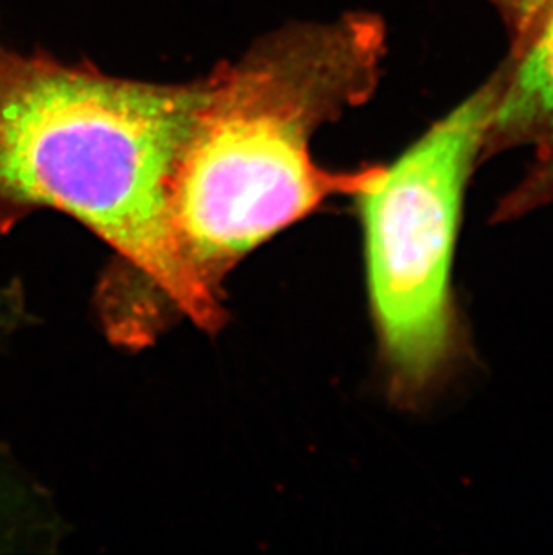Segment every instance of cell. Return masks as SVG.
<instances>
[{
  "mask_svg": "<svg viewBox=\"0 0 553 555\" xmlns=\"http://www.w3.org/2000/svg\"><path fill=\"white\" fill-rule=\"evenodd\" d=\"M494 100L491 74L356 194L380 352L401 406L435 398L470 352L451 272Z\"/></svg>",
  "mask_w": 553,
  "mask_h": 555,
  "instance_id": "cell-3",
  "label": "cell"
},
{
  "mask_svg": "<svg viewBox=\"0 0 553 555\" xmlns=\"http://www.w3.org/2000/svg\"><path fill=\"white\" fill-rule=\"evenodd\" d=\"M21 295L15 288H0V341L15 330L21 322ZM24 498L21 488L8 477L5 467L0 464V551L18 540L22 518H24Z\"/></svg>",
  "mask_w": 553,
  "mask_h": 555,
  "instance_id": "cell-5",
  "label": "cell"
},
{
  "mask_svg": "<svg viewBox=\"0 0 553 555\" xmlns=\"http://www.w3.org/2000/svg\"><path fill=\"white\" fill-rule=\"evenodd\" d=\"M209 76L160 85L115 78L0 46V234L35 210L73 216L111 243L194 324L218 299L183 267L169 194Z\"/></svg>",
  "mask_w": 553,
  "mask_h": 555,
  "instance_id": "cell-2",
  "label": "cell"
},
{
  "mask_svg": "<svg viewBox=\"0 0 553 555\" xmlns=\"http://www.w3.org/2000/svg\"><path fill=\"white\" fill-rule=\"evenodd\" d=\"M505 27L506 56L492 73L497 100L481 164L517 147L532 153L522 182L498 205L509 221L553 202V0H486Z\"/></svg>",
  "mask_w": 553,
  "mask_h": 555,
  "instance_id": "cell-4",
  "label": "cell"
},
{
  "mask_svg": "<svg viewBox=\"0 0 553 555\" xmlns=\"http://www.w3.org/2000/svg\"><path fill=\"white\" fill-rule=\"evenodd\" d=\"M385 54V22L355 11L282 27L209 74L169 194L178 256L200 288L218 299L216 283L246 251L382 173L383 166L320 168L309 142L320 126L371 100Z\"/></svg>",
  "mask_w": 553,
  "mask_h": 555,
  "instance_id": "cell-1",
  "label": "cell"
}]
</instances>
